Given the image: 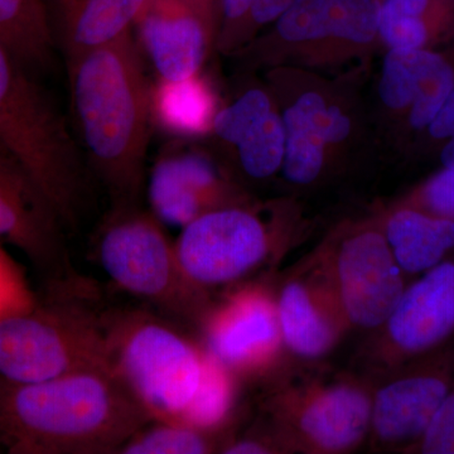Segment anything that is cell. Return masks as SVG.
<instances>
[{
  "label": "cell",
  "instance_id": "obj_1",
  "mask_svg": "<svg viewBox=\"0 0 454 454\" xmlns=\"http://www.w3.org/2000/svg\"><path fill=\"white\" fill-rule=\"evenodd\" d=\"M151 417L107 366L37 382L0 379V450L118 454Z\"/></svg>",
  "mask_w": 454,
  "mask_h": 454
},
{
  "label": "cell",
  "instance_id": "obj_2",
  "mask_svg": "<svg viewBox=\"0 0 454 454\" xmlns=\"http://www.w3.org/2000/svg\"><path fill=\"white\" fill-rule=\"evenodd\" d=\"M77 137L112 206H138L145 187L152 89L131 32L67 65Z\"/></svg>",
  "mask_w": 454,
  "mask_h": 454
},
{
  "label": "cell",
  "instance_id": "obj_3",
  "mask_svg": "<svg viewBox=\"0 0 454 454\" xmlns=\"http://www.w3.org/2000/svg\"><path fill=\"white\" fill-rule=\"evenodd\" d=\"M106 364L152 422L186 423L210 354L172 319L145 309L103 310Z\"/></svg>",
  "mask_w": 454,
  "mask_h": 454
},
{
  "label": "cell",
  "instance_id": "obj_4",
  "mask_svg": "<svg viewBox=\"0 0 454 454\" xmlns=\"http://www.w3.org/2000/svg\"><path fill=\"white\" fill-rule=\"evenodd\" d=\"M0 148L40 187L67 232L80 225L86 169L64 116L0 44Z\"/></svg>",
  "mask_w": 454,
  "mask_h": 454
},
{
  "label": "cell",
  "instance_id": "obj_5",
  "mask_svg": "<svg viewBox=\"0 0 454 454\" xmlns=\"http://www.w3.org/2000/svg\"><path fill=\"white\" fill-rule=\"evenodd\" d=\"M95 289L43 286L32 307L0 317V379L37 382L107 366Z\"/></svg>",
  "mask_w": 454,
  "mask_h": 454
},
{
  "label": "cell",
  "instance_id": "obj_6",
  "mask_svg": "<svg viewBox=\"0 0 454 454\" xmlns=\"http://www.w3.org/2000/svg\"><path fill=\"white\" fill-rule=\"evenodd\" d=\"M101 269L122 292L170 319L197 325L212 306L211 295L190 283L163 223L138 206H112L94 236Z\"/></svg>",
  "mask_w": 454,
  "mask_h": 454
},
{
  "label": "cell",
  "instance_id": "obj_7",
  "mask_svg": "<svg viewBox=\"0 0 454 454\" xmlns=\"http://www.w3.org/2000/svg\"><path fill=\"white\" fill-rule=\"evenodd\" d=\"M373 381L357 375L288 381L265 400L284 453L346 454L369 439Z\"/></svg>",
  "mask_w": 454,
  "mask_h": 454
},
{
  "label": "cell",
  "instance_id": "obj_8",
  "mask_svg": "<svg viewBox=\"0 0 454 454\" xmlns=\"http://www.w3.org/2000/svg\"><path fill=\"white\" fill-rule=\"evenodd\" d=\"M175 245L184 276L211 295L221 286H240L283 258L286 239L258 214L238 205L208 212L182 227Z\"/></svg>",
  "mask_w": 454,
  "mask_h": 454
},
{
  "label": "cell",
  "instance_id": "obj_9",
  "mask_svg": "<svg viewBox=\"0 0 454 454\" xmlns=\"http://www.w3.org/2000/svg\"><path fill=\"white\" fill-rule=\"evenodd\" d=\"M316 255L324 265L351 330L372 333L389 318L406 288L381 223H365L325 241Z\"/></svg>",
  "mask_w": 454,
  "mask_h": 454
},
{
  "label": "cell",
  "instance_id": "obj_10",
  "mask_svg": "<svg viewBox=\"0 0 454 454\" xmlns=\"http://www.w3.org/2000/svg\"><path fill=\"white\" fill-rule=\"evenodd\" d=\"M454 340V253L406 286L399 303L364 346V365L378 379Z\"/></svg>",
  "mask_w": 454,
  "mask_h": 454
},
{
  "label": "cell",
  "instance_id": "obj_11",
  "mask_svg": "<svg viewBox=\"0 0 454 454\" xmlns=\"http://www.w3.org/2000/svg\"><path fill=\"white\" fill-rule=\"evenodd\" d=\"M64 223L40 187L4 151H0V241L31 262L43 286L85 289L91 282L74 269Z\"/></svg>",
  "mask_w": 454,
  "mask_h": 454
},
{
  "label": "cell",
  "instance_id": "obj_12",
  "mask_svg": "<svg viewBox=\"0 0 454 454\" xmlns=\"http://www.w3.org/2000/svg\"><path fill=\"white\" fill-rule=\"evenodd\" d=\"M373 382L370 448L400 450L429 426L454 382V340Z\"/></svg>",
  "mask_w": 454,
  "mask_h": 454
},
{
  "label": "cell",
  "instance_id": "obj_13",
  "mask_svg": "<svg viewBox=\"0 0 454 454\" xmlns=\"http://www.w3.org/2000/svg\"><path fill=\"white\" fill-rule=\"evenodd\" d=\"M202 345L238 380L265 375L286 351L276 293L264 284H240L212 303L199 325Z\"/></svg>",
  "mask_w": 454,
  "mask_h": 454
},
{
  "label": "cell",
  "instance_id": "obj_14",
  "mask_svg": "<svg viewBox=\"0 0 454 454\" xmlns=\"http://www.w3.org/2000/svg\"><path fill=\"white\" fill-rule=\"evenodd\" d=\"M284 346L293 356L321 360L351 331L324 265L316 253L284 279L276 293Z\"/></svg>",
  "mask_w": 454,
  "mask_h": 454
},
{
  "label": "cell",
  "instance_id": "obj_15",
  "mask_svg": "<svg viewBox=\"0 0 454 454\" xmlns=\"http://www.w3.org/2000/svg\"><path fill=\"white\" fill-rule=\"evenodd\" d=\"M148 196L158 219L181 227L208 212L244 205L238 188L221 177L211 160L195 152L172 149L155 162Z\"/></svg>",
  "mask_w": 454,
  "mask_h": 454
},
{
  "label": "cell",
  "instance_id": "obj_16",
  "mask_svg": "<svg viewBox=\"0 0 454 454\" xmlns=\"http://www.w3.org/2000/svg\"><path fill=\"white\" fill-rule=\"evenodd\" d=\"M134 26L160 80L179 82L199 74L210 28L186 0H149Z\"/></svg>",
  "mask_w": 454,
  "mask_h": 454
},
{
  "label": "cell",
  "instance_id": "obj_17",
  "mask_svg": "<svg viewBox=\"0 0 454 454\" xmlns=\"http://www.w3.org/2000/svg\"><path fill=\"white\" fill-rule=\"evenodd\" d=\"M149 0H57L67 65L131 32Z\"/></svg>",
  "mask_w": 454,
  "mask_h": 454
},
{
  "label": "cell",
  "instance_id": "obj_18",
  "mask_svg": "<svg viewBox=\"0 0 454 454\" xmlns=\"http://www.w3.org/2000/svg\"><path fill=\"white\" fill-rule=\"evenodd\" d=\"M381 229L405 277L426 273L454 252V221L417 208L399 206Z\"/></svg>",
  "mask_w": 454,
  "mask_h": 454
},
{
  "label": "cell",
  "instance_id": "obj_19",
  "mask_svg": "<svg viewBox=\"0 0 454 454\" xmlns=\"http://www.w3.org/2000/svg\"><path fill=\"white\" fill-rule=\"evenodd\" d=\"M453 88L450 56L434 50H390L385 57L379 92L390 109L408 114L418 98Z\"/></svg>",
  "mask_w": 454,
  "mask_h": 454
},
{
  "label": "cell",
  "instance_id": "obj_20",
  "mask_svg": "<svg viewBox=\"0 0 454 454\" xmlns=\"http://www.w3.org/2000/svg\"><path fill=\"white\" fill-rule=\"evenodd\" d=\"M216 98L200 74L167 82L152 89V112L158 124L170 134L195 137L208 133L216 116Z\"/></svg>",
  "mask_w": 454,
  "mask_h": 454
},
{
  "label": "cell",
  "instance_id": "obj_21",
  "mask_svg": "<svg viewBox=\"0 0 454 454\" xmlns=\"http://www.w3.org/2000/svg\"><path fill=\"white\" fill-rule=\"evenodd\" d=\"M0 44L26 67H46L55 37L42 0H0Z\"/></svg>",
  "mask_w": 454,
  "mask_h": 454
},
{
  "label": "cell",
  "instance_id": "obj_22",
  "mask_svg": "<svg viewBox=\"0 0 454 454\" xmlns=\"http://www.w3.org/2000/svg\"><path fill=\"white\" fill-rule=\"evenodd\" d=\"M216 433L181 422H149L118 454H206L220 450Z\"/></svg>",
  "mask_w": 454,
  "mask_h": 454
},
{
  "label": "cell",
  "instance_id": "obj_23",
  "mask_svg": "<svg viewBox=\"0 0 454 454\" xmlns=\"http://www.w3.org/2000/svg\"><path fill=\"white\" fill-rule=\"evenodd\" d=\"M352 0H293L278 20L284 41L306 43L337 37Z\"/></svg>",
  "mask_w": 454,
  "mask_h": 454
},
{
  "label": "cell",
  "instance_id": "obj_24",
  "mask_svg": "<svg viewBox=\"0 0 454 454\" xmlns=\"http://www.w3.org/2000/svg\"><path fill=\"white\" fill-rule=\"evenodd\" d=\"M282 119L286 129L284 176L294 184H313L324 169L325 142L297 106L289 107Z\"/></svg>",
  "mask_w": 454,
  "mask_h": 454
},
{
  "label": "cell",
  "instance_id": "obj_25",
  "mask_svg": "<svg viewBox=\"0 0 454 454\" xmlns=\"http://www.w3.org/2000/svg\"><path fill=\"white\" fill-rule=\"evenodd\" d=\"M239 162L249 177H270L282 167L286 149L283 119L269 114L238 145Z\"/></svg>",
  "mask_w": 454,
  "mask_h": 454
},
{
  "label": "cell",
  "instance_id": "obj_26",
  "mask_svg": "<svg viewBox=\"0 0 454 454\" xmlns=\"http://www.w3.org/2000/svg\"><path fill=\"white\" fill-rule=\"evenodd\" d=\"M271 112L273 106L268 95L262 90H250L234 104L217 112L212 130L223 142L236 146Z\"/></svg>",
  "mask_w": 454,
  "mask_h": 454
},
{
  "label": "cell",
  "instance_id": "obj_27",
  "mask_svg": "<svg viewBox=\"0 0 454 454\" xmlns=\"http://www.w3.org/2000/svg\"><path fill=\"white\" fill-rule=\"evenodd\" d=\"M402 206L454 221V166L443 167L427 179Z\"/></svg>",
  "mask_w": 454,
  "mask_h": 454
},
{
  "label": "cell",
  "instance_id": "obj_28",
  "mask_svg": "<svg viewBox=\"0 0 454 454\" xmlns=\"http://www.w3.org/2000/svg\"><path fill=\"white\" fill-rule=\"evenodd\" d=\"M325 145H336L348 138L351 121L339 107L330 106L317 92H306L294 104Z\"/></svg>",
  "mask_w": 454,
  "mask_h": 454
},
{
  "label": "cell",
  "instance_id": "obj_29",
  "mask_svg": "<svg viewBox=\"0 0 454 454\" xmlns=\"http://www.w3.org/2000/svg\"><path fill=\"white\" fill-rule=\"evenodd\" d=\"M454 435V382L422 437L403 453L450 454Z\"/></svg>",
  "mask_w": 454,
  "mask_h": 454
},
{
  "label": "cell",
  "instance_id": "obj_30",
  "mask_svg": "<svg viewBox=\"0 0 454 454\" xmlns=\"http://www.w3.org/2000/svg\"><path fill=\"white\" fill-rule=\"evenodd\" d=\"M37 293L32 291L22 270L0 249V317L32 307Z\"/></svg>",
  "mask_w": 454,
  "mask_h": 454
},
{
  "label": "cell",
  "instance_id": "obj_31",
  "mask_svg": "<svg viewBox=\"0 0 454 454\" xmlns=\"http://www.w3.org/2000/svg\"><path fill=\"white\" fill-rule=\"evenodd\" d=\"M380 13L379 0H352L336 38L351 43H370L379 33Z\"/></svg>",
  "mask_w": 454,
  "mask_h": 454
},
{
  "label": "cell",
  "instance_id": "obj_32",
  "mask_svg": "<svg viewBox=\"0 0 454 454\" xmlns=\"http://www.w3.org/2000/svg\"><path fill=\"white\" fill-rule=\"evenodd\" d=\"M219 452L225 454H277L284 453L276 438L268 435H247L231 439L221 446Z\"/></svg>",
  "mask_w": 454,
  "mask_h": 454
},
{
  "label": "cell",
  "instance_id": "obj_33",
  "mask_svg": "<svg viewBox=\"0 0 454 454\" xmlns=\"http://www.w3.org/2000/svg\"><path fill=\"white\" fill-rule=\"evenodd\" d=\"M426 133L439 145H443L448 139L454 138V88L448 95L437 116L430 122Z\"/></svg>",
  "mask_w": 454,
  "mask_h": 454
},
{
  "label": "cell",
  "instance_id": "obj_34",
  "mask_svg": "<svg viewBox=\"0 0 454 454\" xmlns=\"http://www.w3.org/2000/svg\"><path fill=\"white\" fill-rule=\"evenodd\" d=\"M293 0H253L247 18L255 25H265L274 20H279L291 7Z\"/></svg>",
  "mask_w": 454,
  "mask_h": 454
},
{
  "label": "cell",
  "instance_id": "obj_35",
  "mask_svg": "<svg viewBox=\"0 0 454 454\" xmlns=\"http://www.w3.org/2000/svg\"><path fill=\"white\" fill-rule=\"evenodd\" d=\"M252 4L253 0H223L227 25L231 26L247 20Z\"/></svg>",
  "mask_w": 454,
  "mask_h": 454
},
{
  "label": "cell",
  "instance_id": "obj_36",
  "mask_svg": "<svg viewBox=\"0 0 454 454\" xmlns=\"http://www.w3.org/2000/svg\"><path fill=\"white\" fill-rule=\"evenodd\" d=\"M186 2L188 3V4L191 5V7L195 9L197 14H199V16L202 18L203 22H205L206 25H207L208 28L211 29L210 5L212 0H186Z\"/></svg>",
  "mask_w": 454,
  "mask_h": 454
},
{
  "label": "cell",
  "instance_id": "obj_37",
  "mask_svg": "<svg viewBox=\"0 0 454 454\" xmlns=\"http://www.w3.org/2000/svg\"><path fill=\"white\" fill-rule=\"evenodd\" d=\"M450 454H454V435H453V439H452V443H450Z\"/></svg>",
  "mask_w": 454,
  "mask_h": 454
},
{
  "label": "cell",
  "instance_id": "obj_38",
  "mask_svg": "<svg viewBox=\"0 0 454 454\" xmlns=\"http://www.w3.org/2000/svg\"><path fill=\"white\" fill-rule=\"evenodd\" d=\"M0 151H3V149H2V148H0Z\"/></svg>",
  "mask_w": 454,
  "mask_h": 454
}]
</instances>
